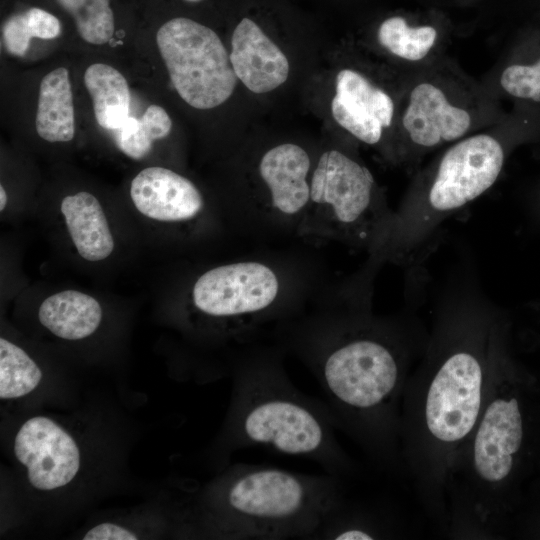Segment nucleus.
Listing matches in <instances>:
<instances>
[{
	"mask_svg": "<svg viewBox=\"0 0 540 540\" xmlns=\"http://www.w3.org/2000/svg\"><path fill=\"white\" fill-rule=\"evenodd\" d=\"M277 273L257 261L221 265L202 274L192 289V300L202 314L233 324L244 333L270 318L280 298Z\"/></svg>",
	"mask_w": 540,
	"mask_h": 540,
	"instance_id": "8",
	"label": "nucleus"
},
{
	"mask_svg": "<svg viewBox=\"0 0 540 540\" xmlns=\"http://www.w3.org/2000/svg\"><path fill=\"white\" fill-rule=\"evenodd\" d=\"M337 477L238 464L210 493V516L231 539H315L341 505Z\"/></svg>",
	"mask_w": 540,
	"mask_h": 540,
	"instance_id": "3",
	"label": "nucleus"
},
{
	"mask_svg": "<svg viewBox=\"0 0 540 540\" xmlns=\"http://www.w3.org/2000/svg\"><path fill=\"white\" fill-rule=\"evenodd\" d=\"M34 38L24 11L10 15L2 26V40L6 50L18 57L24 56Z\"/></svg>",
	"mask_w": 540,
	"mask_h": 540,
	"instance_id": "25",
	"label": "nucleus"
},
{
	"mask_svg": "<svg viewBox=\"0 0 540 540\" xmlns=\"http://www.w3.org/2000/svg\"><path fill=\"white\" fill-rule=\"evenodd\" d=\"M171 128L172 121L166 110L153 104L147 107L140 119L127 118L118 129L117 145L126 156L140 160L150 152L155 140L169 135Z\"/></svg>",
	"mask_w": 540,
	"mask_h": 540,
	"instance_id": "21",
	"label": "nucleus"
},
{
	"mask_svg": "<svg viewBox=\"0 0 540 540\" xmlns=\"http://www.w3.org/2000/svg\"><path fill=\"white\" fill-rule=\"evenodd\" d=\"M230 62L238 80L258 94L276 89L289 75L285 54L249 18H243L233 31Z\"/></svg>",
	"mask_w": 540,
	"mask_h": 540,
	"instance_id": "15",
	"label": "nucleus"
},
{
	"mask_svg": "<svg viewBox=\"0 0 540 540\" xmlns=\"http://www.w3.org/2000/svg\"><path fill=\"white\" fill-rule=\"evenodd\" d=\"M24 13L34 38L52 40L61 35V21L52 12L32 6L24 10Z\"/></svg>",
	"mask_w": 540,
	"mask_h": 540,
	"instance_id": "26",
	"label": "nucleus"
},
{
	"mask_svg": "<svg viewBox=\"0 0 540 540\" xmlns=\"http://www.w3.org/2000/svg\"><path fill=\"white\" fill-rule=\"evenodd\" d=\"M499 83L508 95L540 101V58L531 64L513 63L501 72Z\"/></svg>",
	"mask_w": 540,
	"mask_h": 540,
	"instance_id": "24",
	"label": "nucleus"
},
{
	"mask_svg": "<svg viewBox=\"0 0 540 540\" xmlns=\"http://www.w3.org/2000/svg\"><path fill=\"white\" fill-rule=\"evenodd\" d=\"M7 204V194L4 187L0 186V210L3 211Z\"/></svg>",
	"mask_w": 540,
	"mask_h": 540,
	"instance_id": "28",
	"label": "nucleus"
},
{
	"mask_svg": "<svg viewBox=\"0 0 540 540\" xmlns=\"http://www.w3.org/2000/svg\"><path fill=\"white\" fill-rule=\"evenodd\" d=\"M289 343L318 381L336 426L383 449L401 380L392 344L377 331L335 321L299 325Z\"/></svg>",
	"mask_w": 540,
	"mask_h": 540,
	"instance_id": "1",
	"label": "nucleus"
},
{
	"mask_svg": "<svg viewBox=\"0 0 540 540\" xmlns=\"http://www.w3.org/2000/svg\"><path fill=\"white\" fill-rule=\"evenodd\" d=\"M487 97L459 70L435 63L413 77L398 114L402 154L413 159L454 143L489 119Z\"/></svg>",
	"mask_w": 540,
	"mask_h": 540,
	"instance_id": "5",
	"label": "nucleus"
},
{
	"mask_svg": "<svg viewBox=\"0 0 540 540\" xmlns=\"http://www.w3.org/2000/svg\"><path fill=\"white\" fill-rule=\"evenodd\" d=\"M392 217L377 200L370 170L339 150L324 152L310 179L300 233L383 244Z\"/></svg>",
	"mask_w": 540,
	"mask_h": 540,
	"instance_id": "6",
	"label": "nucleus"
},
{
	"mask_svg": "<svg viewBox=\"0 0 540 540\" xmlns=\"http://www.w3.org/2000/svg\"><path fill=\"white\" fill-rule=\"evenodd\" d=\"M156 43L172 86L188 105L207 110L231 97L238 78L213 29L191 18L174 17L158 28Z\"/></svg>",
	"mask_w": 540,
	"mask_h": 540,
	"instance_id": "7",
	"label": "nucleus"
},
{
	"mask_svg": "<svg viewBox=\"0 0 540 540\" xmlns=\"http://www.w3.org/2000/svg\"><path fill=\"white\" fill-rule=\"evenodd\" d=\"M335 427L327 405L290 381L278 351L246 353L235 366L227 430L230 449L261 447L310 459L338 477L350 464Z\"/></svg>",
	"mask_w": 540,
	"mask_h": 540,
	"instance_id": "2",
	"label": "nucleus"
},
{
	"mask_svg": "<svg viewBox=\"0 0 540 540\" xmlns=\"http://www.w3.org/2000/svg\"><path fill=\"white\" fill-rule=\"evenodd\" d=\"M477 425L472 447L474 470L484 483L501 484L511 475L524 437L523 415L517 398H494Z\"/></svg>",
	"mask_w": 540,
	"mask_h": 540,
	"instance_id": "11",
	"label": "nucleus"
},
{
	"mask_svg": "<svg viewBox=\"0 0 540 540\" xmlns=\"http://www.w3.org/2000/svg\"><path fill=\"white\" fill-rule=\"evenodd\" d=\"M483 369L468 351L451 354L434 375L425 400V423L440 442L464 439L480 419Z\"/></svg>",
	"mask_w": 540,
	"mask_h": 540,
	"instance_id": "9",
	"label": "nucleus"
},
{
	"mask_svg": "<svg viewBox=\"0 0 540 540\" xmlns=\"http://www.w3.org/2000/svg\"><path fill=\"white\" fill-rule=\"evenodd\" d=\"M130 196L141 214L162 222L191 220L204 206L193 182L159 166L147 167L133 178Z\"/></svg>",
	"mask_w": 540,
	"mask_h": 540,
	"instance_id": "14",
	"label": "nucleus"
},
{
	"mask_svg": "<svg viewBox=\"0 0 540 540\" xmlns=\"http://www.w3.org/2000/svg\"><path fill=\"white\" fill-rule=\"evenodd\" d=\"M14 453L27 468L31 485L53 490L70 483L80 467L75 440L53 420L36 416L26 421L14 441Z\"/></svg>",
	"mask_w": 540,
	"mask_h": 540,
	"instance_id": "10",
	"label": "nucleus"
},
{
	"mask_svg": "<svg viewBox=\"0 0 540 540\" xmlns=\"http://www.w3.org/2000/svg\"><path fill=\"white\" fill-rule=\"evenodd\" d=\"M73 21L79 36L87 43L103 45L116 29L111 0H54Z\"/></svg>",
	"mask_w": 540,
	"mask_h": 540,
	"instance_id": "22",
	"label": "nucleus"
},
{
	"mask_svg": "<svg viewBox=\"0 0 540 540\" xmlns=\"http://www.w3.org/2000/svg\"><path fill=\"white\" fill-rule=\"evenodd\" d=\"M35 128L47 142H69L75 135V111L69 71L58 67L41 80Z\"/></svg>",
	"mask_w": 540,
	"mask_h": 540,
	"instance_id": "17",
	"label": "nucleus"
},
{
	"mask_svg": "<svg viewBox=\"0 0 540 540\" xmlns=\"http://www.w3.org/2000/svg\"><path fill=\"white\" fill-rule=\"evenodd\" d=\"M83 80L98 125L118 130L130 116L131 94L124 75L108 64L94 63L86 69Z\"/></svg>",
	"mask_w": 540,
	"mask_h": 540,
	"instance_id": "19",
	"label": "nucleus"
},
{
	"mask_svg": "<svg viewBox=\"0 0 540 540\" xmlns=\"http://www.w3.org/2000/svg\"><path fill=\"white\" fill-rule=\"evenodd\" d=\"M379 44L391 55L410 63L428 60L439 45V33L431 25H410L405 18L393 16L378 28Z\"/></svg>",
	"mask_w": 540,
	"mask_h": 540,
	"instance_id": "20",
	"label": "nucleus"
},
{
	"mask_svg": "<svg viewBox=\"0 0 540 540\" xmlns=\"http://www.w3.org/2000/svg\"><path fill=\"white\" fill-rule=\"evenodd\" d=\"M42 371L30 356L7 339H0V398L14 399L32 392Z\"/></svg>",
	"mask_w": 540,
	"mask_h": 540,
	"instance_id": "23",
	"label": "nucleus"
},
{
	"mask_svg": "<svg viewBox=\"0 0 540 540\" xmlns=\"http://www.w3.org/2000/svg\"><path fill=\"white\" fill-rule=\"evenodd\" d=\"M38 318L55 336L79 340L96 331L102 319V309L92 296L76 290H65L47 297L41 303Z\"/></svg>",
	"mask_w": 540,
	"mask_h": 540,
	"instance_id": "18",
	"label": "nucleus"
},
{
	"mask_svg": "<svg viewBox=\"0 0 540 540\" xmlns=\"http://www.w3.org/2000/svg\"><path fill=\"white\" fill-rule=\"evenodd\" d=\"M185 1H188V2H199L201 0H185Z\"/></svg>",
	"mask_w": 540,
	"mask_h": 540,
	"instance_id": "29",
	"label": "nucleus"
},
{
	"mask_svg": "<svg viewBox=\"0 0 540 540\" xmlns=\"http://www.w3.org/2000/svg\"><path fill=\"white\" fill-rule=\"evenodd\" d=\"M84 540H136L138 537L128 529L113 523H101L91 528Z\"/></svg>",
	"mask_w": 540,
	"mask_h": 540,
	"instance_id": "27",
	"label": "nucleus"
},
{
	"mask_svg": "<svg viewBox=\"0 0 540 540\" xmlns=\"http://www.w3.org/2000/svg\"><path fill=\"white\" fill-rule=\"evenodd\" d=\"M504 148L488 133L454 142L416 184L392 221L382 246L406 252L421 242L448 214L472 202L498 179Z\"/></svg>",
	"mask_w": 540,
	"mask_h": 540,
	"instance_id": "4",
	"label": "nucleus"
},
{
	"mask_svg": "<svg viewBox=\"0 0 540 540\" xmlns=\"http://www.w3.org/2000/svg\"><path fill=\"white\" fill-rule=\"evenodd\" d=\"M396 109L391 94L365 74L351 68L338 72L331 113L357 140L371 146L380 143L395 122Z\"/></svg>",
	"mask_w": 540,
	"mask_h": 540,
	"instance_id": "12",
	"label": "nucleus"
},
{
	"mask_svg": "<svg viewBox=\"0 0 540 540\" xmlns=\"http://www.w3.org/2000/svg\"><path fill=\"white\" fill-rule=\"evenodd\" d=\"M61 212L82 258L96 262L112 253L114 239L103 208L94 195L81 191L66 196L61 202Z\"/></svg>",
	"mask_w": 540,
	"mask_h": 540,
	"instance_id": "16",
	"label": "nucleus"
},
{
	"mask_svg": "<svg viewBox=\"0 0 540 540\" xmlns=\"http://www.w3.org/2000/svg\"><path fill=\"white\" fill-rule=\"evenodd\" d=\"M311 161L300 146L284 143L268 150L259 163V174L269 193L273 213L299 225L310 200L308 175Z\"/></svg>",
	"mask_w": 540,
	"mask_h": 540,
	"instance_id": "13",
	"label": "nucleus"
}]
</instances>
